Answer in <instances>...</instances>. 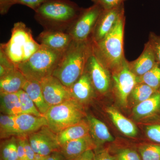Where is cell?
Instances as JSON below:
<instances>
[{
    "mask_svg": "<svg viewBox=\"0 0 160 160\" xmlns=\"http://www.w3.org/2000/svg\"><path fill=\"white\" fill-rule=\"evenodd\" d=\"M0 109L2 114L14 116L22 113L17 92H0Z\"/></svg>",
    "mask_w": 160,
    "mask_h": 160,
    "instance_id": "obj_24",
    "label": "cell"
},
{
    "mask_svg": "<svg viewBox=\"0 0 160 160\" xmlns=\"http://www.w3.org/2000/svg\"><path fill=\"white\" fill-rule=\"evenodd\" d=\"M157 90L146 84L137 83L132 90L128 98L127 109L131 110L135 106L146 101Z\"/></svg>",
    "mask_w": 160,
    "mask_h": 160,
    "instance_id": "obj_26",
    "label": "cell"
},
{
    "mask_svg": "<svg viewBox=\"0 0 160 160\" xmlns=\"http://www.w3.org/2000/svg\"><path fill=\"white\" fill-rule=\"evenodd\" d=\"M17 93L19 98L22 113L33 115L37 117H44L38 110L34 103L26 92L21 89Z\"/></svg>",
    "mask_w": 160,
    "mask_h": 160,
    "instance_id": "obj_29",
    "label": "cell"
},
{
    "mask_svg": "<svg viewBox=\"0 0 160 160\" xmlns=\"http://www.w3.org/2000/svg\"><path fill=\"white\" fill-rule=\"evenodd\" d=\"M40 83L44 98L50 107L73 98L69 88L52 75L43 79Z\"/></svg>",
    "mask_w": 160,
    "mask_h": 160,
    "instance_id": "obj_10",
    "label": "cell"
},
{
    "mask_svg": "<svg viewBox=\"0 0 160 160\" xmlns=\"http://www.w3.org/2000/svg\"><path fill=\"white\" fill-rule=\"evenodd\" d=\"M125 24L124 14L106 37L98 42L92 41L93 54L111 72L122 66L126 59L124 49Z\"/></svg>",
    "mask_w": 160,
    "mask_h": 160,
    "instance_id": "obj_3",
    "label": "cell"
},
{
    "mask_svg": "<svg viewBox=\"0 0 160 160\" xmlns=\"http://www.w3.org/2000/svg\"><path fill=\"white\" fill-rule=\"evenodd\" d=\"M97 149L90 134L66 143L61 147V152L68 160H72L89 150Z\"/></svg>",
    "mask_w": 160,
    "mask_h": 160,
    "instance_id": "obj_19",
    "label": "cell"
},
{
    "mask_svg": "<svg viewBox=\"0 0 160 160\" xmlns=\"http://www.w3.org/2000/svg\"><path fill=\"white\" fill-rule=\"evenodd\" d=\"M12 136H24L37 131L43 126H48L45 117L22 114L13 116Z\"/></svg>",
    "mask_w": 160,
    "mask_h": 160,
    "instance_id": "obj_12",
    "label": "cell"
},
{
    "mask_svg": "<svg viewBox=\"0 0 160 160\" xmlns=\"http://www.w3.org/2000/svg\"><path fill=\"white\" fill-rule=\"evenodd\" d=\"M136 123L148 141L160 144V117L151 118Z\"/></svg>",
    "mask_w": 160,
    "mask_h": 160,
    "instance_id": "obj_25",
    "label": "cell"
},
{
    "mask_svg": "<svg viewBox=\"0 0 160 160\" xmlns=\"http://www.w3.org/2000/svg\"><path fill=\"white\" fill-rule=\"evenodd\" d=\"M44 159H43L42 160H44ZM36 160V159H34V160Z\"/></svg>",
    "mask_w": 160,
    "mask_h": 160,
    "instance_id": "obj_45",
    "label": "cell"
},
{
    "mask_svg": "<svg viewBox=\"0 0 160 160\" xmlns=\"http://www.w3.org/2000/svg\"><path fill=\"white\" fill-rule=\"evenodd\" d=\"M156 62L153 49L148 41L140 56L134 61H128V65L130 71L136 76L140 77L152 69Z\"/></svg>",
    "mask_w": 160,
    "mask_h": 160,
    "instance_id": "obj_18",
    "label": "cell"
},
{
    "mask_svg": "<svg viewBox=\"0 0 160 160\" xmlns=\"http://www.w3.org/2000/svg\"><path fill=\"white\" fill-rule=\"evenodd\" d=\"M38 40L42 46L62 52L66 51L73 40L68 32L49 30L41 32Z\"/></svg>",
    "mask_w": 160,
    "mask_h": 160,
    "instance_id": "obj_15",
    "label": "cell"
},
{
    "mask_svg": "<svg viewBox=\"0 0 160 160\" xmlns=\"http://www.w3.org/2000/svg\"><path fill=\"white\" fill-rule=\"evenodd\" d=\"M22 89L32 100L39 111L45 115L50 106L44 98L40 82L35 80H27Z\"/></svg>",
    "mask_w": 160,
    "mask_h": 160,
    "instance_id": "obj_23",
    "label": "cell"
},
{
    "mask_svg": "<svg viewBox=\"0 0 160 160\" xmlns=\"http://www.w3.org/2000/svg\"><path fill=\"white\" fill-rule=\"evenodd\" d=\"M130 117L135 123L160 117V88L149 98L131 109Z\"/></svg>",
    "mask_w": 160,
    "mask_h": 160,
    "instance_id": "obj_13",
    "label": "cell"
},
{
    "mask_svg": "<svg viewBox=\"0 0 160 160\" xmlns=\"http://www.w3.org/2000/svg\"><path fill=\"white\" fill-rule=\"evenodd\" d=\"M49 0H14V4H20L27 6L35 11L40 6Z\"/></svg>",
    "mask_w": 160,
    "mask_h": 160,
    "instance_id": "obj_36",
    "label": "cell"
},
{
    "mask_svg": "<svg viewBox=\"0 0 160 160\" xmlns=\"http://www.w3.org/2000/svg\"></svg>",
    "mask_w": 160,
    "mask_h": 160,
    "instance_id": "obj_46",
    "label": "cell"
},
{
    "mask_svg": "<svg viewBox=\"0 0 160 160\" xmlns=\"http://www.w3.org/2000/svg\"><path fill=\"white\" fill-rule=\"evenodd\" d=\"M94 151L93 160H117L109 148L101 147L96 149Z\"/></svg>",
    "mask_w": 160,
    "mask_h": 160,
    "instance_id": "obj_35",
    "label": "cell"
},
{
    "mask_svg": "<svg viewBox=\"0 0 160 160\" xmlns=\"http://www.w3.org/2000/svg\"><path fill=\"white\" fill-rule=\"evenodd\" d=\"M94 157V150H89L72 160H93Z\"/></svg>",
    "mask_w": 160,
    "mask_h": 160,
    "instance_id": "obj_43",
    "label": "cell"
},
{
    "mask_svg": "<svg viewBox=\"0 0 160 160\" xmlns=\"http://www.w3.org/2000/svg\"><path fill=\"white\" fill-rule=\"evenodd\" d=\"M63 53L41 45L28 60L17 67L27 80L40 82L52 75Z\"/></svg>",
    "mask_w": 160,
    "mask_h": 160,
    "instance_id": "obj_5",
    "label": "cell"
},
{
    "mask_svg": "<svg viewBox=\"0 0 160 160\" xmlns=\"http://www.w3.org/2000/svg\"><path fill=\"white\" fill-rule=\"evenodd\" d=\"M23 137L24 146H25V151L26 158L27 160H33L35 158V152L33 151L29 143L27 136H24Z\"/></svg>",
    "mask_w": 160,
    "mask_h": 160,
    "instance_id": "obj_38",
    "label": "cell"
},
{
    "mask_svg": "<svg viewBox=\"0 0 160 160\" xmlns=\"http://www.w3.org/2000/svg\"><path fill=\"white\" fill-rule=\"evenodd\" d=\"M138 83L146 84L151 88L158 89L160 88V64L156 62L152 69L145 74L137 77Z\"/></svg>",
    "mask_w": 160,
    "mask_h": 160,
    "instance_id": "obj_28",
    "label": "cell"
},
{
    "mask_svg": "<svg viewBox=\"0 0 160 160\" xmlns=\"http://www.w3.org/2000/svg\"><path fill=\"white\" fill-rule=\"evenodd\" d=\"M18 157L19 160H27L23 136L16 137Z\"/></svg>",
    "mask_w": 160,
    "mask_h": 160,
    "instance_id": "obj_37",
    "label": "cell"
},
{
    "mask_svg": "<svg viewBox=\"0 0 160 160\" xmlns=\"http://www.w3.org/2000/svg\"><path fill=\"white\" fill-rule=\"evenodd\" d=\"M82 8L70 0H49L34 11V18L45 30L67 32Z\"/></svg>",
    "mask_w": 160,
    "mask_h": 160,
    "instance_id": "obj_2",
    "label": "cell"
},
{
    "mask_svg": "<svg viewBox=\"0 0 160 160\" xmlns=\"http://www.w3.org/2000/svg\"><path fill=\"white\" fill-rule=\"evenodd\" d=\"M13 116L1 114L0 116V135L1 138H7L12 136Z\"/></svg>",
    "mask_w": 160,
    "mask_h": 160,
    "instance_id": "obj_30",
    "label": "cell"
},
{
    "mask_svg": "<svg viewBox=\"0 0 160 160\" xmlns=\"http://www.w3.org/2000/svg\"><path fill=\"white\" fill-rule=\"evenodd\" d=\"M27 80L17 67L0 77V92L17 93L22 89Z\"/></svg>",
    "mask_w": 160,
    "mask_h": 160,
    "instance_id": "obj_21",
    "label": "cell"
},
{
    "mask_svg": "<svg viewBox=\"0 0 160 160\" xmlns=\"http://www.w3.org/2000/svg\"><path fill=\"white\" fill-rule=\"evenodd\" d=\"M85 70L88 72L96 93L106 96L111 92V72L99 61L92 52L86 64Z\"/></svg>",
    "mask_w": 160,
    "mask_h": 160,
    "instance_id": "obj_9",
    "label": "cell"
},
{
    "mask_svg": "<svg viewBox=\"0 0 160 160\" xmlns=\"http://www.w3.org/2000/svg\"><path fill=\"white\" fill-rule=\"evenodd\" d=\"M113 155L117 160H142L137 149L130 147L117 149Z\"/></svg>",
    "mask_w": 160,
    "mask_h": 160,
    "instance_id": "obj_31",
    "label": "cell"
},
{
    "mask_svg": "<svg viewBox=\"0 0 160 160\" xmlns=\"http://www.w3.org/2000/svg\"><path fill=\"white\" fill-rule=\"evenodd\" d=\"M58 142L61 147L66 143L89 135V125L86 119L69 126L57 133Z\"/></svg>",
    "mask_w": 160,
    "mask_h": 160,
    "instance_id": "obj_22",
    "label": "cell"
},
{
    "mask_svg": "<svg viewBox=\"0 0 160 160\" xmlns=\"http://www.w3.org/2000/svg\"><path fill=\"white\" fill-rule=\"evenodd\" d=\"M104 111L121 133L131 138L138 137L139 133V129L136 123L125 117L116 107L107 106L105 107Z\"/></svg>",
    "mask_w": 160,
    "mask_h": 160,
    "instance_id": "obj_14",
    "label": "cell"
},
{
    "mask_svg": "<svg viewBox=\"0 0 160 160\" xmlns=\"http://www.w3.org/2000/svg\"><path fill=\"white\" fill-rule=\"evenodd\" d=\"M17 66L9 59L2 49L0 50V77L16 68Z\"/></svg>",
    "mask_w": 160,
    "mask_h": 160,
    "instance_id": "obj_32",
    "label": "cell"
},
{
    "mask_svg": "<svg viewBox=\"0 0 160 160\" xmlns=\"http://www.w3.org/2000/svg\"><path fill=\"white\" fill-rule=\"evenodd\" d=\"M137 150L142 160H160V144L149 142L140 143Z\"/></svg>",
    "mask_w": 160,
    "mask_h": 160,
    "instance_id": "obj_27",
    "label": "cell"
},
{
    "mask_svg": "<svg viewBox=\"0 0 160 160\" xmlns=\"http://www.w3.org/2000/svg\"><path fill=\"white\" fill-rule=\"evenodd\" d=\"M44 160H68L61 151H56L45 158Z\"/></svg>",
    "mask_w": 160,
    "mask_h": 160,
    "instance_id": "obj_42",
    "label": "cell"
},
{
    "mask_svg": "<svg viewBox=\"0 0 160 160\" xmlns=\"http://www.w3.org/2000/svg\"><path fill=\"white\" fill-rule=\"evenodd\" d=\"M124 14V4L113 9H103L92 34L91 41L98 42L106 37L114 29L119 20Z\"/></svg>",
    "mask_w": 160,
    "mask_h": 160,
    "instance_id": "obj_11",
    "label": "cell"
},
{
    "mask_svg": "<svg viewBox=\"0 0 160 160\" xmlns=\"http://www.w3.org/2000/svg\"><path fill=\"white\" fill-rule=\"evenodd\" d=\"M93 4L98 5L103 10L116 8L124 4L126 0H91Z\"/></svg>",
    "mask_w": 160,
    "mask_h": 160,
    "instance_id": "obj_34",
    "label": "cell"
},
{
    "mask_svg": "<svg viewBox=\"0 0 160 160\" xmlns=\"http://www.w3.org/2000/svg\"><path fill=\"white\" fill-rule=\"evenodd\" d=\"M111 92L118 106L127 109L128 99L132 90L138 83L137 78L129 69L128 61L112 72Z\"/></svg>",
    "mask_w": 160,
    "mask_h": 160,
    "instance_id": "obj_7",
    "label": "cell"
},
{
    "mask_svg": "<svg viewBox=\"0 0 160 160\" xmlns=\"http://www.w3.org/2000/svg\"><path fill=\"white\" fill-rule=\"evenodd\" d=\"M87 115L84 106L72 98L59 105L50 106L44 117L49 128L58 133L86 119Z\"/></svg>",
    "mask_w": 160,
    "mask_h": 160,
    "instance_id": "obj_6",
    "label": "cell"
},
{
    "mask_svg": "<svg viewBox=\"0 0 160 160\" xmlns=\"http://www.w3.org/2000/svg\"><path fill=\"white\" fill-rule=\"evenodd\" d=\"M8 160H19L18 157L16 138H11V145Z\"/></svg>",
    "mask_w": 160,
    "mask_h": 160,
    "instance_id": "obj_39",
    "label": "cell"
},
{
    "mask_svg": "<svg viewBox=\"0 0 160 160\" xmlns=\"http://www.w3.org/2000/svg\"><path fill=\"white\" fill-rule=\"evenodd\" d=\"M149 42L151 44L157 62L160 64V36L154 32L149 35Z\"/></svg>",
    "mask_w": 160,
    "mask_h": 160,
    "instance_id": "obj_33",
    "label": "cell"
},
{
    "mask_svg": "<svg viewBox=\"0 0 160 160\" xmlns=\"http://www.w3.org/2000/svg\"><path fill=\"white\" fill-rule=\"evenodd\" d=\"M92 52L91 40L85 42L72 40L63 52L52 75L70 88L84 73Z\"/></svg>",
    "mask_w": 160,
    "mask_h": 160,
    "instance_id": "obj_1",
    "label": "cell"
},
{
    "mask_svg": "<svg viewBox=\"0 0 160 160\" xmlns=\"http://www.w3.org/2000/svg\"><path fill=\"white\" fill-rule=\"evenodd\" d=\"M69 89L73 98L83 106L89 103L97 93L86 70Z\"/></svg>",
    "mask_w": 160,
    "mask_h": 160,
    "instance_id": "obj_16",
    "label": "cell"
},
{
    "mask_svg": "<svg viewBox=\"0 0 160 160\" xmlns=\"http://www.w3.org/2000/svg\"><path fill=\"white\" fill-rule=\"evenodd\" d=\"M41 46L32 37L31 29L24 23L18 22L12 29L10 39L1 44V49L17 66L28 60Z\"/></svg>",
    "mask_w": 160,
    "mask_h": 160,
    "instance_id": "obj_4",
    "label": "cell"
},
{
    "mask_svg": "<svg viewBox=\"0 0 160 160\" xmlns=\"http://www.w3.org/2000/svg\"><path fill=\"white\" fill-rule=\"evenodd\" d=\"M38 132L39 137V154L46 157L54 152L61 151L57 135L49 126H43L38 130Z\"/></svg>",
    "mask_w": 160,
    "mask_h": 160,
    "instance_id": "obj_20",
    "label": "cell"
},
{
    "mask_svg": "<svg viewBox=\"0 0 160 160\" xmlns=\"http://www.w3.org/2000/svg\"><path fill=\"white\" fill-rule=\"evenodd\" d=\"M100 6L93 4L87 8H82L77 19L67 32L74 41L85 42L91 40L96 24L102 11Z\"/></svg>",
    "mask_w": 160,
    "mask_h": 160,
    "instance_id": "obj_8",
    "label": "cell"
},
{
    "mask_svg": "<svg viewBox=\"0 0 160 160\" xmlns=\"http://www.w3.org/2000/svg\"><path fill=\"white\" fill-rule=\"evenodd\" d=\"M45 157L41 155L39 153H35V158L34 159L38 160H42Z\"/></svg>",
    "mask_w": 160,
    "mask_h": 160,
    "instance_id": "obj_44",
    "label": "cell"
},
{
    "mask_svg": "<svg viewBox=\"0 0 160 160\" xmlns=\"http://www.w3.org/2000/svg\"><path fill=\"white\" fill-rule=\"evenodd\" d=\"M15 5L14 0H0V13L6 14L11 6Z\"/></svg>",
    "mask_w": 160,
    "mask_h": 160,
    "instance_id": "obj_40",
    "label": "cell"
},
{
    "mask_svg": "<svg viewBox=\"0 0 160 160\" xmlns=\"http://www.w3.org/2000/svg\"><path fill=\"white\" fill-rule=\"evenodd\" d=\"M86 120L89 125V134L98 148L106 143H112L115 138L103 122L91 115H87Z\"/></svg>",
    "mask_w": 160,
    "mask_h": 160,
    "instance_id": "obj_17",
    "label": "cell"
},
{
    "mask_svg": "<svg viewBox=\"0 0 160 160\" xmlns=\"http://www.w3.org/2000/svg\"><path fill=\"white\" fill-rule=\"evenodd\" d=\"M11 139L7 140L5 142L1 149V158L2 160H8L9 158V151L11 148Z\"/></svg>",
    "mask_w": 160,
    "mask_h": 160,
    "instance_id": "obj_41",
    "label": "cell"
}]
</instances>
